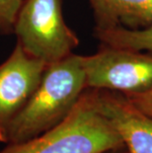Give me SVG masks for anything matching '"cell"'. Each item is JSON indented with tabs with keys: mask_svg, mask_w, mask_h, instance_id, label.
Instances as JSON below:
<instances>
[{
	"mask_svg": "<svg viewBox=\"0 0 152 153\" xmlns=\"http://www.w3.org/2000/svg\"><path fill=\"white\" fill-rule=\"evenodd\" d=\"M94 36L103 45L152 51V25L140 30L115 28L106 31H94Z\"/></svg>",
	"mask_w": 152,
	"mask_h": 153,
	"instance_id": "8",
	"label": "cell"
},
{
	"mask_svg": "<svg viewBox=\"0 0 152 153\" xmlns=\"http://www.w3.org/2000/svg\"><path fill=\"white\" fill-rule=\"evenodd\" d=\"M24 0H0V34H13L16 18Z\"/></svg>",
	"mask_w": 152,
	"mask_h": 153,
	"instance_id": "9",
	"label": "cell"
},
{
	"mask_svg": "<svg viewBox=\"0 0 152 153\" xmlns=\"http://www.w3.org/2000/svg\"><path fill=\"white\" fill-rule=\"evenodd\" d=\"M86 87L122 94L152 88V51L100 44L90 55H81Z\"/></svg>",
	"mask_w": 152,
	"mask_h": 153,
	"instance_id": "4",
	"label": "cell"
},
{
	"mask_svg": "<svg viewBox=\"0 0 152 153\" xmlns=\"http://www.w3.org/2000/svg\"><path fill=\"white\" fill-rule=\"evenodd\" d=\"M93 13L94 31L115 28L140 30L152 25V0H87Z\"/></svg>",
	"mask_w": 152,
	"mask_h": 153,
	"instance_id": "7",
	"label": "cell"
},
{
	"mask_svg": "<svg viewBox=\"0 0 152 153\" xmlns=\"http://www.w3.org/2000/svg\"><path fill=\"white\" fill-rule=\"evenodd\" d=\"M47 66L28 54L18 43L0 64V142L7 143L12 122L31 99Z\"/></svg>",
	"mask_w": 152,
	"mask_h": 153,
	"instance_id": "5",
	"label": "cell"
},
{
	"mask_svg": "<svg viewBox=\"0 0 152 153\" xmlns=\"http://www.w3.org/2000/svg\"><path fill=\"white\" fill-rule=\"evenodd\" d=\"M124 95L138 110L152 117V88L144 92L124 94Z\"/></svg>",
	"mask_w": 152,
	"mask_h": 153,
	"instance_id": "10",
	"label": "cell"
},
{
	"mask_svg": "<svg viewBox=\"0 0 152 153\" xmlns=\"http://www.w3.org/2000/svg\"><path fill=\"white\" fill-rule=\"evenodd\" d=\"M124 145L102 109L98 90L86 88L56 126L30 140L6 144L0 153H107Z\"/></svg>",
	"mask_w": 152,
	"mask_h": 153,
	"instance_id": "1",
	"label": "cell"
},
{
	"mask_svg": "<svg viewBox=\"0 0 152 153\" xmlns=\"http://www.w3.org/2000/svg\"><path fill=\"white\" fill-rule=\"evenodd\" d=\"M13 34L26 53L47 65L74 53L79 45L64 20L61 0H24Z\"/></svg>",
	"mask_w": 152,
	"mask_h": 153,
	"instance_id": "3",
	"label": "cell"
},
{
	"mask_svg": "<svg viewBox=\"0 0 152 153\" xmlns=\"http://www.w3.org/2000/svg\"><path fill=\"white\" fill-rule=\"evenodd\" d=\"M98 90L104 113L121 135L128 153H152V117L115 91Z\"/></svg>",
	"mask_w": 152,
	"mask_h": 153,
	"instance_id": "6",
	"label": "cell"
},
{
	"mask_svg": "<svg viewBox=\"0 0 152 153\" xmlns=\"http://www.w3.org/2000/svg\"><path fill=\"white\" fill-rule=\"evenodd\" d=\"M86 88L80 54L48 64L31 99L12 122L6 144L30 140L56 126Z\"/></svg>",
	"mask_w": 152,
	"mask_h": 153,
	"instance_id": "2",
	"label": "cell"
}]
</instances>
